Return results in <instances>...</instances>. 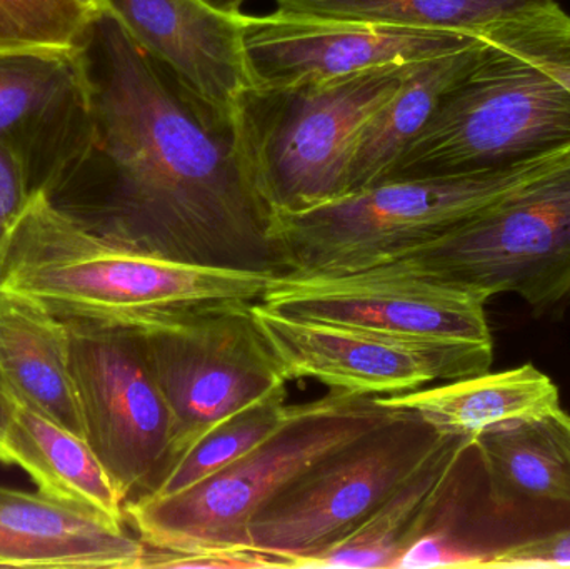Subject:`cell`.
I'll return each mask as SVG.
<instances>
[{
  "instance_id": "8fae6325",
  "label": "cell",
  "mask_w": 570,
  "mask_h": 569,
  "mask_svg": "<svg viewBox=\"0 0 570 569\" xmlns=\"http://www.w3.org/2000/svg\"><path fill=\"white\" fill-rule=\"evenodd\" d=\"M254 320L285 381H318L334 391L389 396L434 381L488 373L492 344L422 340L361 327L298 320L253 304Z\"/></svg>"
},
{
  "instance_id": "f546056e",
  "label": "cell",
  "mask_w": 570,
  "mask_h": 569,
  "mask_svg": "<svg viewBox=\"0 0 570 569\" xmlns=\"http://www.w3.org/2000/svg\"><path fill=\"white\" fill-rule=\"evenodd\" d=\"M207 6L227 16H239L243 13V6L246 0H203Z\"/></svg>"
},
{
  "instance_id": "5bb4252c",
  "label": "cell",
  "mask_w": 570,
  "mask_h": 569,
  "mask_svg": "<svg viewBox=\"0 0 570 569\" xmlns=\"http://www.w3.org/2000/svg\"><path fill=\"white\" fill-rule=\"evenodd\" d=\"M253 87L285 89L385 67L411 66L478 42L465 33L412 29L276 9L240 16Z\"/></svg>"
},
{
  "instance_id": "4dcf8cb0",
  "label": "cell",
  "mask_w": 570,
  "mask_h": 569,
  "mask_svg": "<svg viewBox=\"0 0 570 569\" xmlns=\"http://www.w3.org/2000/svg\"><path fill=\"white\" fill-rule=\"evenodd\" d=\"M7 424H9V406L0 400V463L2 464H7Z\"/></svg>"
},
{
  "instance_id": "5b68a950",
  "label": "cell",
  "mask_w": 570,
  "mask_h": 569,
  "mask_svg": "<svg viewBox=\"0 0 570 569\" xmlns=\"http://www.w3.org/2000/svg\"><path fill=\"white\" fill-rule=\"evenodd\" d=\"M569 153V90L485 42L385 180L504 173Z\"/></svg>"
},
{
  "instance_id": "603a6c76",
  "label": "cell",
  "mask_w": 570,
  "mask_h": 569,
  "mask_svg": "<svg viewBox=\"0 0 570 569\" xmlns=\"http://www.w3.org/2000/svg\"><path fill=\"white\" fill-rule=\"evenodd\" d=\"M288 413L287 387L283 384L207 430L170 463L153 493L140 500L174 497L196 487L263 443Z\"/></svg>"
},
{
  "instance_id": "9a60e30c",
  "label": "cell",
  "mask_w": 570,
  "mask_h": 569,
  "mask_svg": "<svg viewBox=\"0 0 570 569\" xmlns=\"http://www.w3.org/2000/svg\"><path fill=\"white\" fill-rule=\"evenodd\" d=\"M129 36L194 97L234 119L254 86L240 16L203 0H109Z\"/></svg>"
},
{
  "instance_id": "ac0fdd59",
  "label": "cell",
  "mask_w": 570,
  "mask_h": 569,
  "mask_svg": "<svg viewBox=\"0 0 570 569\" xmlns=\"http://www.w3.org/2000/svg\"><path fill=\"white\" fill-rule=\"evenodd\" d=\"M471 444L468 438L442 434L367 520L327 550L301 561L297 568L395 569L404 551L424 530Z\"/></svg>"
},
{
  "instance_id": "d6986e66",
  "label": "cell",
  "mask_w": 570,
  "mask_h": 569,
  "mask_svg": "<svg viewBox=\"0 0 570 569\" xmlns=\"http://www.w3.org/2000/svg\"><path fill=\"white\" fill-rule=\"evenodd\" d=\"M377 400L384 406L414 411L438 433L471 441L485 431L562 410L558 386L532 364Z\"/></svg>"
},
{
  "instance_id": "d4e9b609",
  "label": "cell",
  "mask_w": 570,
  "mask_h": 569,
  "mask_svg": "<svg viewBox=\"0 0 570 569\" xmlns=\"http://www.w3.org/2000/svg\"><path fill=\"white\" fill-rule=\"evenodd\" d=\"M475 37L534 63L570 92V13L556 0L495 20Z\"/></svg>"
},
{
  "instance_id": "83f0119b",
  "label": "cell",
  "mask_w": 570,
  "mask_h": 569,
  "mask_svg": "<svg viewBox=\"0 0 570 569\" xmlns=\"http://www.w3.org/2000/svg\"><path fill=\"white\" fill-rule=\"evenodd\" d=\"M478 567L570 568V530L484 555Z\"/></svg>"
},
{
  "instance_id": "8992f818",
  "label": "cell",
  "mask_w": 570,
  "mask_h": 569,
  "mask_svg": "<svg viewBox=\"0 0 570 569\" xmlns=\"http://www.w3.org/2000/svg\"><path fill=\"white\" fill-rule=\"evenodd\" d=\"M407 69L385 67L285 89L250 87L244 94L234 114L237 144L273 216L348 193L358 137Z\"/></svg>"
},
{
  "instance_id": "6da1fadb",
  "label": "cell",
  "mask_w": 570,
  "mask_h": 569,
  "mask_svg": "<svg viewBox=\"0 0 570 569\" xmlns=\"http://www.w3.org/2000/svg\"><path fill=\"white\" fill-rule=\"evenodd\" d=\"M92 43L94 156L109 189L90 223L166 259L284 276L273 210L244 163L234 119L194 97L112 12L97 19Z\"/></svg>"
},
{
  "instance_id": "ba28073f",
  "label": "cell",
  "mask_w": 570,
  "mask_h": 569,
  "mask_svg": "<svg viewBox=\"0 0 570 569\" xmlns=\"http://www.w3.org/2000/svg\"><path fill=\"white\" fill-rule=\"evenodd\" d=\"M253 304L209 301L130 326L139 333L173 418L167 468L219 421L287 384L257 327Z\"/></svg>"
},
{
  "instance_id": "277c9868",
  "label": "cell",
  "mask_w": 570,
  "mask_h": 569,
  "mask_svg": "<svg viewBox=\"0 0 570 569\" xmlns=\"http://www.w3.org/2000/svg\"><path fill=\"white\" fill-rule=\"evenodd\" d=\"M569 156L504 173L382 180L311 209L274 214V244L291 276L395 263Z\"/></svg>"
},
{
  "instance_id": "1f68e13d",
  "label": "cell",
  "mask_w": 570,
  "mask_h": 569,
  "mask_svg": "<svg viewBox=\"0 0 570 569\" xmlns=\"http://www.w3.org/2000/svg\"><path fill=\"white\" fill-rule=\"evenodd\" d=\"M96 19H99L102 13L109 12L110 2L109 0H79Z\"/></svg>"
},
{
  "instance_id": "f1b7e54d",
  "label": "cell",
  "mask_w": 570,
  "mask_h": 569,
  "mask_svg": "<svg viewBox=\"0 0 570 569\" xmlns=\"http://www.w3.org/2000/svg\"><path fill=\"white\" fill-rule=\"evenodd\" d=\"M29 177L22 164L0 149V266L13 224L32 194Z\"/></svg>"
},
{
  "instance_id": "7402d4cb",
  "label": "cell",
  "mask_w": 570,
  "mask_h": 569,
  "mask_svg": "<svg viewBox=\"0 0 570 569\" xmlns=\"http://www.w3.org/2000/svg\"><path fill=\"white\" fill-rule=\"evenodd\" d=\"M484 46V40L479 39L464 49L409 66L401 87L368 120L358 137L348 193L391 176L409 144L431 119L445 90L474 66Z\"/></svg>"
},
{
  "instance_id": "e0dca14e",
  "label": "cell",
  "mask_w": 570,
  "mask_h": 569,
  "mask_svg": "<svg viewBox=\"0 0 570 569\" xmlns=\"http://www.w3.org/2000/svg\"><path fill=\"white\" fill-rule=\"evenodd\" d=\"M0 400L83 438L67 321L7 293H0Z\"/></svg>"
},
{
  "instance_id": "4316f807",
  "label": "cell",
  "mask_w": 570,
  "mask_h": 569,
  "mask_svg": "<svg viewBox=\"0 0 570 569\" xmlns=\"http://www.w3.org/2000/svg\"><path fill=\"white\" fill-rule=\"evenodd\" d=\"M259 569L288 568L287 561L263 551L249 548H227V550L199 551V553H166L147 548L142 569Z\"/></svg>"
},
{
  "instance_id": "2e32d148",
  "label": "cell",
  "mask_w": 570,
  "mask_h": 569,
  "mask_svg": "<svg viewBox=\"0 0 570 569\" xmlns=\"http://www.w3.org/2000/svg\"><path fill=\"white\" fill-rule=\"evenodd\" d=\"M146 551L100 511L0 487V568L142 569Z\"/></svg>"
},
{
  "instance_id": "484cf974",
  "label": "cell",
  "mask_w": 570,
  "mask_h": 569,
  "mask_svg": "<svg viewBox=\"0 0 570 569\" xmlns=\"http://www.w3.org/2000/svg\"><path fill=\"white\" fill-rule=\"evenodd\" d=\"M96 22L79 0H0V52L90 47Z\"/></svg>"
},
{
  "instance_id": "44dd1931",
  "label": "cell",
  "mask_w": 570,
  "mask_h": 569,
  "mask_svg": "<svg viewBox=\"0 0 570 569\" xmlns=\"http://www.w3.org/2000/svg\"><path fill=\"white\" fill-rule=\"evenodd\" d=\"M6 451L7 464L26 471L40 493L126 523L122 500L86 438L42 414L9 406Z\"/></svg>"
},
{
  "instance_id": "ffe728a7",
  "label": "cell",
  "mask_w": 570,
  "mask_h": 569,
  "mask_svg": "<svg viewBox=\"0 0 570 569\" xmlns=\"http://www.w3.org/2000/svg\"><path fill=\"white\" fill-rule=\"evenodd\" d=\"M472 448L495 508H570V416L564 410L485 431Z\"/></svg>"
},
{
  "instance_id": "9c48e42d",
  "label": "cell",
  "mask_w": 570,
  "mask_h": 569,
  "mask_svg": "<svg viewBox=\"0 0 570 569\" xmlns=\"http://www.w3.org/2000/svg\"><path fill=\"white\" fill-rule=\"evenodd\" d=\"M394 410L267 503L247 527L244 548L297 569L367 520L442 436L414 411Z\"/></svg>"
},
{
  "instance_id": "cb8c5ba5",
  "label": "cell",
  "mask_w": 570,
  "mask_h": 569,
  "mask_svg": "<svg viewBox=\"0 0 570 569\" xmlns=\"http://www.w3.org/2000/svg\"><path fill=\"white\" fill-rule=\"evenodd\" d=\"M541 0H276L277 9L412 29L478 36L495 20Z\"/></svg>"
},
{
  "instance_id": "52a82bcc",
  "label": "cell",
  "mask_w": 570,
  "mask_h": 569,
  "mask_svg": "<svg viewBox=\"0 0 570 569\" xmlns=\"http://www.w3.org/2000/svg\"><path fill=\"white\" fill-rule=\"evenodd\" d=\"M395 263L488 300L515 294L538 313L566 310L570 156Z\"/></svg>"
},
{
  "instance_id": "3957f363",
  "label": "cell",
  "mask_w": 570,
  "mask_h": 569,
  "mask_svg": "<svg viewBox=\"0 0 570 569\" xmlns=\"http://www.w3.org/2000/svg\"><path fill=\"white\" fill-rule=\"evenodd\" d=\"M377 396L331 390L291 406L287 420L249 453L174 497L124 507L127 527L166 553L244 548L257 513L308 468L394 414Z\"/></svg>"
},
{
  "instance_id": "30bf717a",
  "label": "cell",
  "mask_w": 570,
  "mask_h": 569,
  "mask_svg": "<svg viewBox=\"0 0 570 569\" xmlns=\"http://www.w3.org/2000/svg\"><path fill=\"white\" fill-rule=\"evenodd\" d=\"M67 326L83 438L126 507L153 493L163 478L173 453V418L134 327L90 321Z\"/></svg>"
},
{
  "instance_id": "4fadbf2b",
  "label": "cell",
  "mask_w": 570,
  "mask_h": 569,
  "mask_svg": "<svg viewBox=\"0 0 570 569\" xmlns=\"http://www.w3.org/2000/svg\"><path fill=\"white\" fill-rule=\"evenodd\" d=\"M97 89L89 47L0 52V149L32 190L56 194L97 147Z\"/></svg>"
},
{
  "instance_id": "7c38bea8",
  "label": "cell",
  "mask_w": 570,
  "mask_h": 569,
  "mask_svg": "<svg viewBox=\"0 0 570 569\" xmlns=\"http://www.w3.org/2000/svg\"><path fill=\"white\" fill-rule=\"evenodd\" d=\"M488 301L389 263L337 276H276L259 303L298 320L395 336L492 344Z\"/></svg>"
},
{
  "instance_id": "7a4b0ae2",
  "label": "cell",
  "mask_w": 570,
  "mask_h": 569,
  "mask_svg": "<svg viewBox=\"0 0 570 569\" xmlns=\"http://www.w3.org/2000/svg\"><path fill=\"white\" fill-rule=\"evenodd\" d=\"M274 277L146 253L36 189L10 230L0 293L30 301L63 321L136 326L209 301L257 303Z\"/></svg>"
}]
</instances>
